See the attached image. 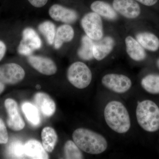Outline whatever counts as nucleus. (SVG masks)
<instances>
[{
  "instance_id": "12",
  "label": "nucleus",
  "mask_w": 159,
  "mask_h": 159,
  "mask_svg": "<svg viewBox=\"0 0 159 159\" xmlns=\"http://www.w3.org/2000/svg\"><path fill=\"white\" fill-rule=\"evenodd\" d=\"M49 14L54 20L62 22L66 24H73L78 18V14L75 10L58 4H54L51 6L49 10Z\"/></svg>"
},
{
  "instance_id": "2",
  "label": "nucleus",
  "mask_w": 159,
  "mask_h": 159,
  "mask_svg": "<svg viewBox=\"0 0 159 159\" xmlns=\"http://www.w3.org/2000/svg\"><path fill=\"white\" fill-rule=\"evenodd\" d=\"M72 138L81 150L90 154H100L108 147V142L105 137L88 129H77L74 131Z\"/></svg>"
},
{
  "instance_id": "5",
  "label": "nucleus",
  "mask_w": 159,
  "mask_h": 159,
  "mask_svg": "<svg viewBox=\"0 0 159 159\" xmlns=\"http://www.w3.org/2000/svg\"><path fill=\"white\" fill-rule=\"evenodd\" d=\"M101 83L105 88L117 94L126 93L132 86L130 78L123 74H106L102 77Z\"/></svg>"
},
{
  "instance_id": "13",
  "label": "nucleus",
  "mask_w": 159,
  "mask_h": 159,
  "mask_svg": "<svg viewBox=\"0 0 159 159\" xmlns=\"http://www.w3.org/2000/svg\"><path fill=\"white\" fill-rule=\"evenodd\" d=\"M34 101L38 109L45 116H51L55 113L56 104L48 94L42 92L37 93L34 95Z\"/></svg>"
},
{
  "instance_id": "14",
  "label": "nucleus",
  "mask_w": 159,
  "mask_h": 159,
  "mask_svg": "<svg viewBox=\"0 0 159 159\" xmlns=\"http://www.w3.org/2000/svg\"><path fill=\"white\" fill-rule=\"evenodd\" d=\"M94 43L93 53L94 58L101 61L110 54L113 49L115 41L112 38L107 36Z\"/></svg>"
},
{
  "instance_id": "8",
  "label": "nucleus",
  "mask_w": 159,
  "mask_h": 159,
  "mask_svg": "<svg viewBox=\"0 0 159 159\" xmlns=\"http://www.w3.org/2000/svg\"><path fill=\"white\" fill-rule=\"evenodd\" d=\"M24 69L14 63L5 64L0 66V81L4 84H15L25 78Z\"/></svg>"
},
{
  "instance_id": "33",
  "label": "nucleus",
  "mask_w": 159,
  "mask_h": 159,
  "mask_svg": "<svg viewBox=\"0 0 159 159\" xmlns=\"http://www.w3.org/2000/svg\"><path fill=\"white\" fill-rule=\"evenodd\" d=\"M36 88H37V89H39L40 88V86L39 85H38L37 86H36Z\"/></svg>"
},
{
  "instance_id": "15",
  "label": "nucleus",
  "mask_w": 159,
  "mask_h": 159,
  "mask_svg": "<svg viewBox=\"0 0 159 159\" xmlns=\"http://www.w3.org/2000/svg\"><path fill=\"white\" fill-rule=\"evenodd\" d=\"M125 43L126 52L132 59L140 61L146 58V52L137 39L132 36H127L125 39Z\"/></svg>"
},
{
  "instance_id": "17",
  "label": "nucleus",
  "mask_w": 159,
  "mask_h": 159,
  "mask_svg": "<svg viewBox=\"0 0 159 159\" xmlns=\"http://www.w3.org/2000/svg\"><path fill=\"white\" fill-rule=\"evenodd\" d=\"M74 36V29L68 24L60 26L56 31L54 47L56 49L60 48L63 44L72 40Z\"/></svg>"
},
{
  "instance_id": "21",
  "label": "nucleus",
  "mask_w": 159,
  "mask_h": 159,
  "mask_svg": "<svg viewBox=\"0 0 159 159\" xmlns=\"http://www.w3.org/2000/svg\"><path fill=\"white\" fill-rule=\"evenodd\" d=\"M142 89L152 95L159 94V75L152 74L142 78L141 81Z\"/></svg>"
},
{
  "instance_id": "25",
  "label": "nucleus",
  "mask_w": 159,
  "mask_h": 159,
  "mask_svg": "<svg viewBox=\"0 0 159 159\" xmlns=\"http://www.w3.org/2000/svg\"><path fill=\"white\" fill-rule=\"evenodd\" d=\"M64 152L66 159H81L84 156L81 149L76 145L74 141L68 140L64 146Z\"/></svg>"
},
{
  "instance_id": "4",
  "label": "nucleus",
  "mask_w": 159,
  "mask_h": 159,
  "mask_svg": "<svg viewBox=\"0 0 159 159\" xmlns=\"http://www.w3.org/2000/svg\"><path fill=\"white\" fill-rule=\"evenodd\" d=\"M67 77L71 84L76 88L82 89L90 84L93 75L90 69L85 63L76 61L69 67Z\"/></svg>"
},
{
  "instance_id": "27",
  "label": "nucleus",
  "mask_w": 159,
  "mask_h": 159,
  "mask_svg": "<svg viewBox=\"0 0 159 159\" xmlns=\"http://www.w3.org/2000/svg\"><path fill=\"white\" fill-rule=\"evenodd\" d=\"M9 140V135L5 123L0 119V144H6Z\"/></svg>"
},
{
  "instance_id": "11",
  "label": "nucleus",
  "mask_w": 159,
  "mask_h": 159,
  "mask_svg": "<svg viewBox=\"0 0 159 159\" xmlns=\"http://www.w3.org/2000/svg\"><path fill=\"white\" fill-rule=\"evenodd\" d=\"M28 61L33 68L44 75H54L57 72V66L54 61L48 57L31 55L28 57Z\"/></svg>"
},
{
  "instance_id": "23",
  "label": "nucleus",
  "mask_w": 159,
  "mask_h": 159,
  "mask_svg": "<svg viewBox=\"0 0 159 159\" xmlns=\"http://www.w3.org/2000/svg\"><path fill=\"white\" fill-rule=\"evenodd\" d=\"M22 109L28 121L32 125L37 126L40 123V117L38 109L29 102H24Z\"/></svg>"
},
{
  "instance_id": "29",
  "label": "nucleus",
  "mask_w": 159,
  "mask_h": 159,
  "mask_svg": "<svg viewBox=\"0 0 159 159\" xmlns=\"http://www.w3.org/2000/svg\"><path fill=\"white\" fill-rule=\"evenodd\" d=\"M142 5L146 6H154L158 2L159 0H135Z\"/></svg>"
},
{
  "instance_id": "30",
  "label": "nucleus",
  "mask_w": 159,
  "mask_h": 159,
  "mask_svg": "<svg viewBox=\"0 0 159 159\" xmlns=\"http://www.w3.org/2000/svg\"><path fill=\"white\" fill-rule=\"evenodd\" d=\"M7 48L6 44L2 41L0 40V61L3 59L6 54Z\"/></svg>"
},
{
  "instance_id": "24",
  "label": "nucleus",
  "mask_w": 159,
  "mask_h": 159,
  "mask_svg": "<svg viewBox=\"0 0 159 159\" xmlns=\"http://www.w3.org/2000/svg\"><path fill=\"white\" fill-rule=\"evenodd\" d=\"M39 31L45 38L49 45L54 43L56 34V27L54 23L50 21H46L40 24L38 26Z\"/></svg>"
},
{
  "instance_id": "16",
  "label": "nucleus",
  "mask_w": 159,
  "mask_h": 159,
  "mask_svg": "<svg viewBox=\"0 0 159 159\" xmlns=\"http://www.w3.org/2000/svg\"><path fill=\"white\" fill-rule=\"evenodd\" d=\"M26 156L32 159H48L49 156L43 145L37 140L31 139L24 145Z\"/></svg>"
},
{
  "instance_id": "31",
  "label": "nucleus",
  "mask_w": 159,
  "mask_h": 159,
  "mask_svg": "<svg viewBox=\"0 0 159 159\" xmlns=\"http://www.w3.org/2000/svg\"><path fill=\"white\" fill-rule=\"evenodd\" d=\"M5 89V84L0 81V94L3 93Z\"/></svg>"
},
{
  "instance_id": "3",
  "label": "nucleus",
  "mask_w": 159,
  "mask_h": 159,
  "mask_svg": "<svg viewBox=\"0 0 159 159\" xmlns=\"http://www.w3.org/2000/svg\"><path fill=\"white\" fill-rule=\"evenodd\" d=\"M136 117L139 126L148 133L159 130V107L152 100L139 102L136 109Z\"/></svg>"
},
{
  "instance_id": "1",
  "label": "nucleus",
  "mask_w": 159,
  "mask_h": 159,
  "mask_svg": "<svg viewBox=\"0 0 159 159\" xmlns=\"http://www.w3.org/2000/svg\"><path fill=\"white\" fill-rule=\"evenodd\" d=\"M106 123L111 130L124 134L130 129L131 122L129 113L125 105L119 100L107 102L103 111Z\"/></svg>"
},
{
  "instance_id": "7",
  "label": "nucleus",
  "mask_w": 159,
  "mask_h": 159,
  "mask_svg": "<svg viewBox=\"0 0 159 159\" xmlns=\"http://www.w3.org/2000/svg\"><path fill=\"white\" fill-rule=\"evenodd\" d=\"M42 46L41 39L36 31L31 28L23 30L22 39L18 47L17 51L21 55L30 56L35 50Z\"/></svg>"
},
{
  "instance_id": "20",
  "label": "nucleus",
  "mask_w": 159,
  "mask_h": 159,
  "mask_svg": "<svg viewBox=\"0 0 159 159\" xmlns=\"http://www.w3.org/2000/svg\"><path fill=\"white\" fill-rule=\"evenodd\" d=\"M42 145L47 152H51L54 150L57 143V135L55 130L52 127H44L41 133Z\"/></svg>"
},
{
  "instance_id": "28",
  "label": "nucleus",
  "mask_w": 159,
  "mask_h": 159,
  "mask_svg": "<svg viewBox=\"0 0 159 159\" xmlns=\"http://www.w3.org/2000/svg\"><path fill=\"white\" fill-rule=\"evenodd\" d=\"M32 6L36 8H41L47 4L48 0H28Z\"/></svg>"
},
{
  "instance_id": "32",
  "label": "nucleus",
  "mask_w": 159,
  "mask_h": 159,
  "mask_svg": "<svg viewBox=\"0 0 159 159\" xmlns=\"http://www.w3.org/2000/svg\"><path fill=\"white\" fill-rule=\"evenodd\" d=\"M157 66L158 67V68L159 69V58L157 60Z\"/></svg>"
},
{
  "instance_id": "9",
  "label": "nucleus",
  "mask_w": 159,
  "mask_h": 159,
  "mask_svg": "<svg viewBox=\"0 0 159 159\" xmlns=\"http://www.w3.org/2000/svg\"><path fill=\"white\" fill-rule=\"evenodd\" d=\"M5 106L8 115L7 125L9 128L14 131H20L25 128V122L19 112L17 102L12 99H6Z\"/></svg>"
},
{
  "instance_id": "6",
  "label": "nucleus",
  "mask_w": 159,
  "mask_h": 159,
  "mask_svg": "<svg viewBox=\"0 0 159 159\" xmlns=\"http://www.w3.org/2000/svg\"><path fill=\"white\" fill-rule=\"evenodd\" d=\"M81 25L86 35L93 40L98 41L102 39L103 26L99 15L95 12L87 13L82 18Z\"/></svg>"
},
{
  "instance_id": "10",
  "label": "nucleus",
  "mask_w": 159,
  "mask_h": 159,
  "mask_svg": "<svg viewBox=\"0 0 159 159\" xmlns=\"http://www.w3.org/2000/svg\"><path fill=\"white\" fill-rule=\"evenodd\" d=\"M113 7L115 11L129 19L136 18L141 14V7L134 0H114Z\"/></svg>"
},
{
  "instance_id": "18",
  "label": "nucleus",
  "mask_w": 159,
  "mask_h": 159,
  "mask_svg": "<svg viewBox=\"0 0 159 159\" xmlns=\"http://www.w3.org/2000/svg\"><path fill=\"white\" fill-rule=\"evenodd\" d=\"M137 40L144 49L155 52L159 49V39L156 35L150 32L139 33L136 36Z\"/></svg>"
},
{
  "instance_id": "22",
  "label": "nucleus",
  "mask_w": 159,
  "mask_h": 159,
  "mask_svg": "<svg viewBox=\"0 0 159 159\" xmlns=\"http://www.w3.org/2000/svg\"><path fill=\"white\" fill-rule=\"evenodd\" d=\"M94 42L87 35H84L81 39V44L78 49L77 54L81 59L85 61H90L94 58L93 48Z\"/></svg>"
},
{
  "instance_id": "26",
  "label": "nucleus",
  "mask_w": 159,
  "mask_h": 159,
  "mask_svg": "<svg viewBox=\"0 0 159 159\" xmlns=\"http://www.w3.org/2000/svg\"><path fill=\"white\" fill-rule=\"evenodd\" d=\"M8 154L11 158H23L26 156L24 145L20 141L11 142L8 148Z\"/></svg>"
},
{
  "instance_id": "19",
  "label": "nucleus",
  "mask_w": 159,
  "mask_h": 159,
  "mask_svg": "<svg viewBox=\"0 0 159 159\" xmlns=\"http://www.w3.org/2000/svg\"><path fill=\"white\" fill-rule=\"evenodd\" d=\"M91 9L100 16L107 19L114 20L117 18V13L114 8L108 3L103 1H96L93 2L91 4Z\"/></svg>"
}]
</instances>
